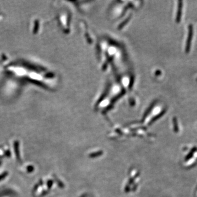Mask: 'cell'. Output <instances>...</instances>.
I'll use <instances>...</instances> for the list:
<instances>
[{
    "label": "cell",
    "mask_w": 197,
    "mask_h": 197,
    "mask_svg": "<svg viewBox=\"0 0 197 197\" xmlns=\"http://www.w3.org/2000/svg\"><path fill=\"white\" fill-rule=\"evenodd\" d=\"M193 35V27L192 24H190L188 26V34L187 37V41H186V53H188L190 51V46H191V42L192 39Z\"/></svg>",
    "instance_id": "cell-1"
},
{
    "label": "cell",
    "mask_w": 197,
    "mask_h": 197,
    "mask_svg": "<svg viewBox=\"0 0 197 197\" xmlns=\"http://www.w3.org/2000/svg\"><path fill=\"white\" fill-rule=\"evenodd\" d=\"M182 1L179 2V6H178V11L177 14L176 21L177 23H180L182 14Z\"/></svg>",
    "instance_id": "cell-2"
},
{
    "label": "cell",
    "mask_w": 197,
    "mask_h": 197,
    "mask_svg": "<svg viewBox=\"0 0 197 197\" xmlns=\"http://www.w3.org/2000/svg\"><path fill=\"white\" fill-rule=\"evenodd\" d=\"M5 176H6V175H5V174H3V175H1V176H0V179H3V178Z\"/></svg>",
    "instance_id": "cell-3"
}]
</instances>
